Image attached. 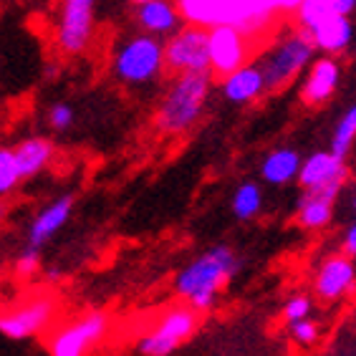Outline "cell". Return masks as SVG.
<instances>
[{"label":"cell","mask_w":356,"mask_h":356,"mask_svg":"<svg viewBox=\"0 0 356 356\" xmlns=\"http://www.w3.org/2000/svg\"><path fill=\"white\" fill-rule=\"evenodd\" d=\"M354 207H356V200H354Z\"/></svg>","instance_id":"e575fe53"},{"label":"cell","mask_w":356,"mask_h":356,"mask_svg":"<svg viewBox=\"0 0 356 356\" xmlns=\"http://www.w3.org/2000/svg\"><path fill=\"white\" fill-rule=\"evenodd\" d=\"M74 119H76L74 109H71V104H66V102L54 104V106H51V111H48V124H51V127H54L56 131L71 129Z\"/></svg>","instance_id":"484cf974"},{"label":"cell","mask_w":356,"mask_h":356,"mask_svg":"<svg viewBox=\"0 0 356 356\" xmlns=\"http://www.w3.org/2000/svg\"><path fill=\"white\" fill-rule=\"evenodd\" d=\"M298 170H301V154L291 147L273 149L261 165V175L268 185H288L291 179L298 177Z\"/></svg>","instance_id":"44dd1931"},{"label":"cell","mask_w":356,"mask_h":356,"mask_svg":"<svg viewBox=\"0 0 356 356\" xmlns=\"http://www.w3.org/2000/svg\"><path fill=\"white\" fill-rule=\"evenodd\" d=\"M58 314V298L51 293L31 296L26 303L15 309L0 311V334L13 341H23L31 336H38L48 329Z\"/></svg>","instance_id":"9c48e42d"},{"label":"cell","mask_w":356,"mask_h":356,"mask_svg":"<svg viewBox=\"0 0 356 356\" xmlns=\"http://www.w3.org/2000/svg\"><path fill=\"white\" fill-rule=\"evenodd\" d=\"M3 213H6V207H3V205H0V218H3Z\"/></svg>","instance_id":"836d02e7"},{"label":"cell","mask_w":356,"mask_h":356,"mask_svg":"<svg viewBox=\"0 0 356 356\" xmlns=\"http://www.w3.org/2000/svg\"><path fill=\"white\" fill-rule=\"evenodd\" d=\"M343 253L356 255V222L346 230V238H343Z\"/></svg>","instance_id":"4dcf8cb0"},{"label":"cell","mask_w":356,"mask_h":356,"mask_svg":"<svg viewBox=\"0 0 356 356\" xmlns=\"http://www.w3.org/2000/svg\"><path fill=\"white\" fill-rule=\"evenodd\" d=\"M210 89H213L210 71L177 74L159 102V109L154 114V127L167 137H179V134L190 131L205 111Z\"/></svg>","instance_id":"3957f363"},{"label":"cell","mask_w":356,"mask_h":356,"mask_svg":"<svg viewBox=\"0 0 356 356\" xmlns=\"http://www.w3.org/2000/svg\"><path fill=\"white\" fill-rule=\"evenodd\" d=\"M309 33L316 43V51L329 56H341L354 41V23H351L349 15H331Z\"/></svg>","instance_id":"d6986e66"},{"label":"cell","mask_w":356,"mask_h":356,"mask_svg":"<svg viewBox=\"0 0 356 356\" xmlns=\"http://www.w3.org/2000/svg\"><path fill=\"white\" fill-rule=\"evenodd\" d=\"M13 152H15V162H18V170H21L23 179L35 177V175L46 170V167L51 165V159H54V144L43 137L23 139Z\"/></svg>","instance_id":"ffe728a7"},{"label":"cell","mask_w":356,"mask_h":356,"mask_svg":"<svg viewBox=\"0 0 356 356\" xmlns=\"http://www.w3.org/2000/svg\"><path fill=\"white\" fill-rule=\"evenodd\" d=\"M329 6L336 15H351L356 10V0H329Z\"/></svg>","instance_id":"f1b7e54d"},{"label":"cell","mask_w":356,"mask_h":356,"mask_svg":"<svg viewBox=\"0 0 356 356\" xmlns=\"http://www.w3.org/2000/svg\"><path fill=\"white\" fill-rule=\"evenodd\" d=\"M96 0H61V13L56 23V46L63 56H79L94 38Z\"/></svg>","instance_id":"8fae6325"},{"label":"cell","mask_w":356,"mask_h":356,"mask_svg":"<svg viewBox=\"0 0 356 356\" xmlns=\"http://www.w3.org/2000/svg\"><path fill=\"white\" fill-rule=\"evenodd\" d=\"M339 192L341 190H336V187H329V190H303L301 200L296 205L298 225L306 227V230H321V227L329 225Z\"/></svg>","instance_id":"ac0fdd59"},{"label":"cell","mask_w":356,"mask_h":356,"mask_svg":"<svg viewBox=\"0 0 356 356\" xmlns=\"http://www.w3.org/2000/svg\"><path fill=\"white\" fill-rule=\"evenodd\" d=\"M356 286V270L354 263L346 255H329L321 263L318 273H316V296L326 303H334L351 293Z\"/></svg>","instance_id":"4fadbf2b"},{"label":"cell","mask_w":356,"mask_h":356,"mask_svg":"<svg viewBox=\"0 0 356 356\" xmlns=\"http://www.w3.org/2000/svg\"><path fill=\"white\" fill-rule=\"evenodd\" d=\"M165 66L172 76L210 71V48H207V28L187 23L170 35L165 43Z\"/></svg>","instance_id":"30bf717a"},{"label":"cell","mask_w":356,"mask_h":356,"mask_svg":"<svg viewBox=\"0 0 356 356\" xmlns=\"http://www.w3.org/2000/svg\"><path fill=\"white\" fill-rule=\"evenodd\" d=\"M316 56V43L306 28L296 23L293 28L278 31L273 41L268 43L266 54L258 58L268 91H281L288 83L296 81L306 66H311Z\"/></svg>","instance_id":"277c9868"},{"label":"cell","mask_w":356,"mask_h":356,"mask_svg":"<svg viewBox=\"0 0 356 356\" xmlns=\"http://www.w3.org/2000/svg\"><path fill=\"white\" fill-rule=\"evenodd\" d=\"M23 182V175L15 162V152L0 147V197H6Z\"/></svg>","instance_id":"cb8c5ba5"},{"label":"cell","mask_w":356,"mask_h":356,"mask_svg":"<svg viewBox=\"0 0 356 356\" xmlns=\"http://www.w3.org/2000/svg\"><path fill=\"white\" fill-rule=\"evenodd\" d=\"M200 329V311L190 303L172 306L159 316L157 323L137 341V351L142 356H170L179 346L190 341Z\"/></svg>","instance_id":"8992f818"},{"label":"cell","mask_w":356,"mask_h":356,"mask_svg":"<svg viewBox=\"0 0 356 356\" xmlns=\"http://www.w3.org/2000/svg\"><path fill=\"white\" fill-rule=\"evenodd\" d=\"M134 23H137L139 31L159 38V35L177 33L179 28L185 26V18H182L179 6L175 0H147V3L137 6Z\"/></svg>","instance_id":"9a60e30c"},{"label":"cell","mask_w":356,"mask_h":356,"mask_svg":"<svg viewBox=\"0 0 356 356\" xmlns=\"http://www.w3.org/2000/svg\"><path fill=\"white\" fill-rule=\"evenodd\" d=\"M71 213H74V195H61L51 205L43 207L41 213L33 218L31 227H28V245L41 248L43 243H48V240L69 222Z\"/></svg>","instance_id":"e0dca14e"},{"label":"cell","mask_w":356,"mask_h":356,"mask_svg":"<svg viewBox=\"0 0 356 356\" xmlns=\"http://www.w3.org/2000/svg\"><path fill=\"white\" fill-rule=\"evenodd\" d=\"M165 66V43L157 35L139 33L127 35L114 46L111 54V74L127 86H147L162 79Z\"/></svg>","instance_id":"5b68a950"},{"label":"cell","mask_w":356,"mask_h":356,"mask_svg":"<svg viewBox=\"0 0 356 356\" xmlns=\"http://www.w3.org/2000/svg\"><path fill=\"white\" fill-rule=\"evenodd\" d=\"M41 270V248H26V253L18 258L15 263V273L21 278H33L35 273Z\"/></svg>","instance_id":"d4e9b609"},{"label":"cell","mask_w":356,"mask_h":356,"mask_svg":"<svg viewBox=\"0 0 356 356\" xmlns=\"http://www.w3.org/2000/svg\"><path fill=\"white\" fill-rule=\"evenodd\" d=\"M207 48H210V74L222 79L245 66L258 51V43L235 26H213L207 28Z\"/></svg>","instance_id":"ba28073f"},{"label":"cell","mask_w":356,"mask_h":356,"mask_svg":"<svg viewBox=\"0 0 356 356\" xmlns=\"http://www.w3.org/2000/svg\"><path fill=\"white\" fill-rule=\"evenodd\" d=\"M220 86H222V96L233 104H250L268 91L263 71L255 61H248L245 66L235 69L233 74L222 76Z\"/></svg>","instance_id":"2e32d148"},{"label":"cell","mask_w":356,"mask_h":356,"mask_svg":"<svg viewBox=\"0 0 356 356\" xmlns=\"http://www.w3.org/2000/svg\"><path fill=\"white\" fill-rule=\"evenodd\" d=\"M240 261L233 253V248L227 245H215L197 255L190 266L177 275L175 288L177 293L190 303L192 309L210 311L218 301V293L227 286V281L238 273Z\"/></svg>","instance_id":"7a4b0ae2"},{"label":"cell","mask_w":356,"mask_h":356,"mask_svg":"<svg viewBox=\"0 0 356 356\" xmlns=\"http://www.w3.org/2000/svg\"><path fill=\"white\" fill-rule=\"evenodd\" d=\"M109 316L104 311H89L81 318L66 323L48 336L51 356H91L109 334Z\"/></svg>","instance_id":"52a82bcc"},{"label":"cell","mask_w":356,"mask_h":356,"mask_svg":"<svg viewBox=\"0 0 356 356\" xmlns=\"http://www.w3.org/2000/svg\"><path fill=\"white\" fill-rule=\"evenodd\" d=\"M298 6H301V0H275V10H278V15H283V18L293 15Z\"/></svg>","instance_id":"f546056e"},{"label":"cell","mask_w":356,"mask_h":356,"mask_svg":"<svg viewBox=\"0 0 356 356\" xmlns=\"http://www.w3.org/2000/svg\"><path fill=\"white\" fill-rule=\"evenodd\" d=\"M339 79H341V66L336 61V56L323 54L318 58H314L309 66V76L303 81L301 89V102L309 104V106H321L336 94V86H339Z\"/></svg>","instance_id":"5bb4252c"},{"label":"cell","mask_w":356,"mask_h":356,"mask_svg":"<svg viewBox=\"0 0 356 356\" xmlns=\"http://www.w3.org/2000/svg\"><path fill=\"white\" fill-rule=\"evenodd\" d=\"M48 281H51V283H54V281H58V270H54V268H51V270H48Z\"/></svg>","instance_id":"1f68e13d"},{"label":"cell","mask_w":356,"mask_h":356,"mask_svg":"<svg viewBox=\"0 0 356 356\" xmlns=\"http://www.w3.org/2000/svg\"><path fill=\"white\" fill-rule=\"evenodd\" d=\"M354 139H356V104H351L349 109L341 114V119L336 122L334 137H331V152H334L336 157L346 159Z\"/></svg>","instance_id":"603a6c76"},{"label":"cell","mask_w":356,"mask_h":356,"mask_svg":"<svg viewBox=\"0 0 356 356\" xmlns=\"http://www.w3.org/2000/svg\"><path fill=\"white\" fill-rule=\"evenodd\" d=\"M296 179L301 182L303 190H329V187L341 190L343 179H346V165L331 149L314 152L311 157L301 162V170H298Z\"/></svg>","instance_id":"7c38bea8"},{"label":"cell","mask_w":356,"mask_h":356,"mask_svg":"<svg viewBox=\"0 0 356 356\" xmlns=\"http://www.w3.org/2000/svg\"><path fill=\"white\" fill-rule=\"evenodd\" d=\"M309 314H311V298L306 293L293 296V298L286 303V309H283V318H286L288 323H296V321H301V318H309Z\"/></svg>","instance_id":"83f0119b"},{"label":"cell","mask_w":356,"mask_h":356,"mask_svg":"<svg viewBox=\"0 0 356 356\" xmlns=\"http://www.w3.org/2000/svg\"><path fill=\"white\" fill-rule=\"evenodd\" d=\"M177 6L185 23L205 28L235 26L245 31L258 46L261 35L275 26V18H281L275 0H182Z\"/></svg>","instance_id":"6da1fadb"},{"label":"cell","mask_w":356,"mask_h":356,"mask_svg":"<svg viewBox=\"0 0 356 356\" xmlns=\"http://www.w3.org/2000/svg\"><path fill=\"white\" fill-rule=\"evenodd\" d=\"M291 336L298 346H314L318 341V326L309 318H301V321L291 323Z\"/></svg>","instance_id":"4316f807"},{"label":"cell","mask_w":356,"mask_h":356,"mask_svg":"<svg viewBox=\"0 0 356 356\" xmlns=\"http://www.w3.org/2000/svg\"><path fill=\"white\" fill-rule=\"evenodd\" d=\"M129 3H134V6H142V3H147V0H129Z\"/></svg>","instance_id":"d6a6232c"},{"label":"cell","mask_w":356,"mask_h":356,"mask_svg":"<svg viewBox=\"0 0 356 356\" xmlns=\"http://www.w3.org/2000/svg\"><path fill=\"white\" fill-rule=\"evenodd\" d=\"M263 207V192L255 182H243L233 195V213L238 220H253Z\"/></svg>","instance_id":"7402d4cb"}]
</instances>
